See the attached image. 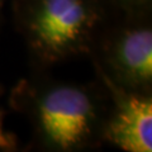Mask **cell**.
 Masks as SVG:
<instances>
[{"mask_svg": "<svg viewBox=\"0 0 152 152\" xmlns=\"http://www.w3.org/2000/svg\"><path fill=\"white\" fill-rule=\"evenodd\" d=\"M8 104L31 127L27 151L88 152L105 145L109 95L96 77L70 83L32 71L12 88Z\"/></svg>", "mask_w": 152, "mask_h": 152, "instance_id": "cell-1", "label": "cell"}, {"mask_svg": "<svg viewBox=\"0 0 152 152\" xmlns=\"http://www.w3.org/2000/svg\"><path fill=\"white\" fill-rule=\"evenodd\" d=\"M32 71L89 57L119 10L113 0H10Z\"/></svg>", "mask_w": 152, "mask_h": 152, "instance_id": "cell-2", "label": "cell"}, {"mask_svg": "<svg viewBox=\"0 0 152 152\" xmlns=\"http://www.w3.org/2000/svg\"><path fill=\"white\" fill-rule=\"evenodd\" d=\"M88 58L95 75L126 90L152 94V12L119 10Z\"/></svg>", "mask_w": 152, "mask_h": 152, "instance_id": "cell-3", "label": "cell"}, {"mask_svg": "<svg viewBox=\"0 0 152 152\" xmlns=\"http://www.w3.org/2000/svg\"><path fill=\"white\" fill-rule=\"evenodd\" d=\"M109 95L104 143L124 152L152 151V94L126 90L95 75Z\"/></svg>", "mask_w": 152, "mask_h": 152, "instance_id": "cell-4", "label": "cell"}, {"mask_svg": "<svg viewBox=\"0 0 152 152\" xmlns=\"http://www.w3.org/2000/svg\"><path fill=\"white\" fill-rule=\"evenodd\" d=\"M3 96V88L0 85V99ZM4 112L0 107V152H15L19 150L18 137L13 132L7 131L4 126Z\"/></svg>", "mask_w": 152, "mask_h": 152, "instance_id": "cell-5", "label": "cell"}, {"mask_svg": "<svg viewBox=\"0 0 152 152\" xmlns=\"http://www.w3.org/2000/svg\"><path fill=\"white\" fill-rule=\"evenodd\" d=\"M126 12H152V0H113Z\"/></svg>", "mask_w": 152, "mask_h": 152, "instance_id": "cell-6", "label": "cell"}, {"mask_svg": "<svg viewBox=\"0 0 152 152\" xmlns=\"http://www.w3.org/2000/svg\"><path fill=\"white\" fill-rule=\"evenodd\" d=\"M8 1H10V0H0V36H1V28L4 20V9H5Z\"/></svg>", "mask_w": 152, "mask_h": 152, "instance_id": "cell-7", "label": "cell"}]
</instances>
